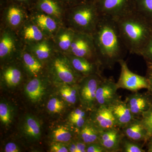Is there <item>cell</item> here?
I'll return each mask as SVG.
<instances>
[{
	"instance_id": "cell-1",
	"label": "cell",
	"mask_w": 152,
	"mask_h": 152,
	"mask_svg": "<svg viewBox=\"0 0 152 152\" xmlns=\"http://www.w3.org/2000/svg\"><path fill=\"white\" fill-rule=\"evenodd\" d=\"M92 36L103 68L111 69L116 63L124 59L128 51L115 19L101 16Z\"/></svg>"
},
{
	"instance_id": "cell-2",
	"label": "cell",
	"mask_w": 152,
	"mask_h": 152,
	"mask_svg": "<svg viewBox=\"0 0 152 152\" xmlns=\"http://www.w3.org/2000/svg\"><path fill=\"white\" fill-rule=\"evenodd\" d=\"M115 19L128 51L140 56L152 36V26L134 10Z\"/></svg>"
},
{
	"instance_id": "cell-3",
	"label": "cell",
	"mask_w": 152,
	"mask_h": 152,
	"mask_svg": "<svg viewBox=\"0 0 152 152\" xmlns=\"http://www.w3.org/2000/svg\"><path fill=\"white\" fill-rule=\"evenodd\" d=\"M101 15L91 0L67 9L64 26L77 32L92 35Z\"/></svg>"
},
{
	"instance_id": "cell-4",
	"label": "cell",
	"mask_w": 152,
	"mask_h": 152,
	"mask_svg": "<svg viewBox=\"0 0 152 152\" xmlns=\"http://www.w3.org/2000/svg\"><path fill=\"white\" fill-rule=\"evenodd\" d=\"M1 4V26L18 32L29 18V10L18 3L3 0Z\"/></svg>"
},
{
	"instance_id": "cell-5",
	"label": "cell",
	"mask_w": 152,
	"mask_h": 152,
	"mask_svg": "<svg viewBox=\"0 0 152 152\" xmlns=\"http://www.w3.org/2000/svg\"><path fill=\"white\" fill-rule=\"evenodd\" d=\"M24 46L18 33L9 28H0V59L8 62L20 58Z\"/></svg>"
},
{
	"instance_id": "cell-6",
	"label": "cell",
	"mask_w": 152,
	"mask_h": 152,
	"mask_svg": "<svg viewBox=\"0 0 152 152\" xmlns=\"http://www.w3.org/2000/svg\"><path fill=\"white\" fill-rule=\"evenodd\" d=\"M48 63L51 73L63 83L75 84L83 77L75 70L65 54L57 51Z\"/></svg>"
},
{
	"instance_id": "cell-7",
	"label": "cell",
	"mask_w": 152,
	"mask_h": 152,
	"mask_svg": "<svg viewBox=\"0 0 152 152\" xmlns=\"http://www.w3.org/2000/svg\"><path fill=\"white\" fill-rule=\"evenodd\" d=\"M67 54L84 58L101 64L94 38L92 35L90 34L75 32L70 49Z\"/></svg>"
},
{
	"instance_id": "cell-8",
	"label": "cell",
	"mask_w": 152,
	"mask_h": 152,
	"mask_svg": "<svg viewBox=\"0 0 152 152\" xmlns=\"http://www.w3.org/2000/svg\"><path fill=\"white\" fill-rule=\"evenodd\" d=\"M102 16L116 19L134 10L136 0H91Z\"/></svg>"
},
{
	"instance_id": "cell-9",
	"label": "cell",
	"mask_w": 152,
	"mask_h": 152,
	"mask_svg": "<svg viewBox=\"0 0 152 152\" xmlns=\"http://www.w3.org/2000/svg\"><path fill=\"white\" fill-rule=\"evenodd\" d=\"M103 77L101 74H93L83 77L79 85V98L84 107L92 110L96 104V93Z\"/></svg>"
},
{
	"instance_id": "cell-10",
	"label": "cell",
	"mask_w": 152,
	"mask_h": 152,
	"mask_svg": "<svg viewBox=\"0 0 152 152\" xmlns=\"http://www.w3.org/2000/svg\"><path fill=\"white\" fill-rule=\"evenodd\" d=\"M118 63L121 66V73L116 83L118 89L135 92L142 89L148 88V82L146 77L139 75L132 72L124 59L120 61Z\"/></svg>"
},
{
	"instance_id": "cell-11",
	"label": "cell",
	"mask_w": 152,
	"mask_h": 152,
	"mask_svg": "<svg viewBox=\"0 0 152 152\" xmlns=\"http://www.w3.org/2000/svg\"><path fill=\"white\" fill-rule=\"evenodd\" d=\"M118 89L116 83L113 80L103 78L96 93L95 107L111 106L121 99L117 93Z\"/></svg>"
},
{
	"instance_id": "cell-12",
	"label": "cell",
	"mask_w": 152,
	"mask_h": 152,
	"mask_svg": "<svg viewBox=\"0 0 152 152\" xmlns=\"http://www.w3.org/2000/svg\"><path fill=\"white\" fill-rule=\"evenodd\" d=\"M30 9L46 14L55 19L60 25L64 26L67 9L60 0H36Z\"/></svg>"
},
{
	"instance_id": "cell-13",
	"label": "cell",
	"mask_w": 152,
	"mask_h": 152,
	"mask_svg": "<svg viewBox=\"0 0 152 152\" xmlns=\"http://www.w3.org/2000/svg\"><path fill=\"white\" fill-rule=\"evenodd\" d=\"M91 120L101 131L118 127L111 107H95L92 110Z\"/></svg>"
},
{
	"instance_id": "cell-14",
	"label": "cell",
	"mask_w": 152,
	"mask_h": 152,
	"mask_svg": "<svg viewBox=\"0 0 152 152\" xmlns=\"http://www.w3.org/2000/svg\"><path fill=\"white\" fill-rule=\"evenodd\" d=\"M29 18L48 38H53L61 25L55 19L46 14L30 9Z\"/></svg>"
},
{
	"instance_id": "cell-15",
	"label": "cell",
	"mask_w": 152,
	"mask_h": 152,
	"mask_svg": "<svg viewBox=\"0 0 152 152\" xmlns=\"http://www.w3.org/2000/svg\"><path fill=\"white\" fill-rule=\"evenodd\" d=\"M125 102L132 113L137 117H141L152 105V96L148 92H135L126 98Z\"/></svg>"
},
{
	"instance_id": "cell-16",
	"label": "cell",
	"mask_w": 152,
	"mask_h": 152,
	"mask_svg": "<svg viewBox=\"0 0 152 152\" xmlns=\"http://www.w3.org/2000/svg\"><path fill=\"white\" fill-rule=\"evenodd\" d=\"M24 47L28 51L44 64L48 62L57 51L52 38H46Z\"/></svg>"
},
{
	"instance_id": "cell-17",
	"label": "cell",
	"mask_w": 152,
	"mask_h": 152,
	"mask_svg": "<svg viewBox=\"0 0 152 152\" xmlns=\"http://www.w3.org/2000/svg\"><path fill=\"white\" fill-rule=\"evenodd\" d=\"M17 33L24 46L48 38L30 18L22 25Z\"/></svg>"
},
{
	"instance_id": "cell-18",
	"label": "cell",
	"mask_w": 152,
	"mask_h": 152,
	"mask_svg": "<svg viewBox=\"0 0 152 152\" xmlns=\"http://www.w3.org/2000/svg\"><path fill=\"white\" fill-rule=\"evenodd\" d=\"M124 137L121 129L115 127L102 132L99 142L107 152H118Z\"/></svg>"
},
{
	"instance_id": "cell-19",
	"label": "cell",
	"mask_w": 152,
	"mask_h": 152,
	"mask_svg": "<svg viewBox=\"0 0 152 152\" xmlns=\"http://www.w3.org/2000/svg\"><path fill=\"white\" fill-rule=\"evenodd\" d=\"M75 70L82 77L93 74H101L100 64L91 61L84 58L65 54Z\"/></svg>"
},
{
	"instance_id": "cell-20",
	"label": "cell",
	"mask_w": 152,
	"mask_h": 152,
	"mask_svg": "<svg viewBox=\"0 0 152 152\" xmlns=\"http://www.w3.org/2000/svg\"><path fill=\"white\" fill-rule=\"evenodd\" d=\"M75 31L70 28L61 26L52 38L58 51L67 54L72 42Z\"/></svg>"
},
{
	"instance_id": "cell-21",
	"label": "cell",
	"mask_w": 152,
	"mask_h": 152,
	"mask_svg": "<svg viewBox=\"0 0 152 152\" xmlns=\"http://www.w3.org/2000/svg\"><path fill=\"white\" fill-rule=\"evenodd\" d=\"M110 106L117 126L120 129L124 127L137 118L131 111L125 101H122L121 99Z\"/></svg>"
},
{
	"instance_id": "cell-22",
	"label": "cell",
	"mask_w": 152,
	"mask_h": 152,
	"mask_svg": "<svg viewBox=\"0 0 152 152\" xmlns=\"http://www.w3.org/2000/svg\"><path fill=\"white\" fill-rule=\"evenodd\" d=\"M19 59L25 70L32 77H38L42 72L44 63L28 51L25 47Z\"/></svg>"
},
{
	"instance_id": "cell-23",
	"label": "cell",
	"mask_w": 152,
	"mask_h": 152,
	"mask_svg": "<svg viewBox=\"0 0 152 152\" xmlns=\"http://www.w3.org/2000/svg\"><path fill=\"white\" fill-rule=\"evenodd\" d=\"M121 129L124 137L131 140L137 142L147 141V134L142 124L140 118L133 120Z\"/></svg>"
},
{
	"instance_id": "cell-24",
	"label": "cell",
	"mask_w": 152,
	"mask_h": 152,
	"mask_svg": "<svg viewBox=\"0 0 152 152\" xmlns=\"http://www.w3.org/2000/svg\"><path fill=\"white\" fill-rule=\"evenodd\" d=\"M102 132L91 120L87 121L84 126L80 130V140L87 145L99 142Z\"/></svg>"
},
{
	"instance_id": "cell-25",
	"label": "cell",
	"mask_w": 152,
	"mask_h": 152,
	"mask_svg": "<svg viewBox=\"0 0 152 152\" xmlns=\"http://www.w3.org/2000/svg\"><path fill=\"white\" fill-rule=\"evenodd\" d=\"M21 69L15 65L10 64L5 67L2 72V77L8 86H15L20 83L23 78Z\"/></svg>"
},
{
	"instance_id": "cell-26",
	"label": "cell",
	"mask_w": 152,
	"mask_h": 152,
	"mask_svg": "<svg viewBox=\"0 0 152 152\" xmlns=\"http://www.w3.org/2000/svg\"><path fill=\"white\" fill-rule=\"evenodd\" d=\"M26 94L31 100L37 102L41 99L44 93L42 82L40 78L35 77L28 82L26 87Z\"/></svg>"
},
{
	"instance_id": "cell-27",
	"label": "cell",
	"mask_w": 152,
	"mask_h": 152,
	"mask_svg": "<svg viewBox=\"0 0 152 152\" xmlns=\"http://www.w3.org/2000/svg\"><path fill=\"white\" fill-rule=\"evenodd\" d=\"M24 131L29 137L36 140L39 138L41 135L40 125L33 117L28 116L25 120Z\"/></svg>"
},
{
	"instance_id": "cell-28",
	"label": "cell",
	"mask_w": 152,
	"mask_h": 152,
	"mask_svg": "<svg viewBox=\"0 0 152 152\" xmlns=\"http://www.w3.org/2000/svg\"><path fill=\"white\" fill-rule=\"evenodd\" d=\"M135 10L152 26V0H136Z\"/></svg>"
},
{
	"instance_id": "cell-29",
	"label": "cell",
	"mask_w": 152,
	"mask_h": 152,
	"mask_svg": "<svg viewBox=\"0 0 152 152\" xmlns=\"http://www.w3.org/2000/svg\"><path fill=\"white\" fill-rule=\"evenodd\" d=\"M62 97L68 103L75 104L79 98L78 88L65 86L60 90Z\"/></svg>"
},
{
	"instance_id": "cell-30",
	"label": "cell",
	"mask_w": 152,
	"mask_h": 152,
	"mask_svg": "<svg viewBox=\"0 0 152 152\" xmlns=\"http://www.w3.org/2000/svg\"><path fill=\"white\" fill-rule=\"evenodd\" d=\"M121 151L124 152H145L142 146L139 142L129 140L124 137L123 139L121 145Z\"/></svg>"
},
{
	"instance_id": "cell-31",
	"label": "cell",
	"mask_w": 152,
	"mask_h": 152,
	"mask_svg": "<svg viewBox=\"0 0 152 152\" xmlns=\"http://www.w3.org/2000/svg\"><path fill=\"white\" fill-rule=\"evenodd\" d=\"M53 137L56 141L67 142L71 140L72 136L70 131L67 128L61 126L53 132Z\"/></svg>"
},
{
	"instance_id": "cell-32",
	"label": "cell",
	"mask_w": 152,
	"mask_h": 152,
	"mask_svg": "<svg viewBox=\"0 0 152 152\" xmlns=\"http://www.w3.org/2000/svg\"><path fill=\"white\" fill-rule=\"evenodd\" d=\"M140 119L146 131L148 140L152 136V105L148 110L142 115Z\"/></svg>"
},
{
	"instance_id": "cell-33",
	"label": "cell",
	"mask_w": 152,
	"mask_h": 152,
	"mask_svg": "<svg viewBox=\"0 0 152 152\" xmlns=\"http://www.w3.org/2000/svg\"><path fill=\"white\" fill-rule=\"evenodd\" d=\"M64 105L62 101L56 98H53L49 101L47 104L48 110L53 113H58L63 110Z\"/></svg>"
},
{
	"instance_id": "cell-34",
	"label": "cell",
	"mask_w": 152,
	"mask_h": 152,
	"mask_svg": "<svg viewBox=\"0 0 152 152\" xmlns=\"http://www.w3.org/2000/svg\"><path fill=\"white\" fill-rule=\"evenodd\" d=\"M0 120L4 125L9 124L11 122L10 111L8 105L4 103L0 104Z\"/></svg>"
},
{
	"instance_id": "cell-35",
	"label": "cell",
	"mask_w": 152,
	"mask_h": 152,
	"mask_svg": "<svg viewBox=\"0 0 152 152\" xmlns=\"http://www.w3.org/2000/svg\"><path fill=\"white\" fill-rule=\"evenodd\" d=\"M140 56L144 58L146 62L152 63V36L143 49Z\"/></svg>"
},
{
	"instance_id": "cell-36",
	"label": "cell",
	"mask_w": 152,
	"mask_h": 152,
	"mask_svg": "<svg viewBox=\"0 0 152 152\" xmlns=\"http://www.w3.org/2000/svg\"><path fill=\"white\" fill-rule=\"evenodd\" d=\"M87 146L86 144L81 140L72 143L69 150L71 152H86Z\"/></svg>"
},
{
	"instance_id": "cell-37",
	"label": "cell",
	"mask_w": 152,
	"mask_h": 152,
	"mask_svg": "<svg viewBox=\"0 0 152 152\" xmlns=\"http://www.w3.org/2000/svg\"><path fill=\"white\" fill-rule=\"evenodd\" d=\"M147 69L146 77L148 82V92L152 96V63L146 62Z\"/></svg>"
},
{
	"instance_id": "cell-38",
	"label": "cell",
	"mask_w": 152,
	"mask_h": 152,
	"mask_svg": "<svg viewBox=\"0 0 152 152\" xmlns=\"http://www.w3.org/2000/svg\"><path fill=\"white\" fill-rule=\"evenodd\" d=\"M87 152H107L99 142L87 145Z\"/></svg>"
},
{
	"instance_id": "cell-39",
	"label": "cell",
	"mask_w": 152,
	"mask_h": 152,
	"mask_svg": "<svg viewBox=\"0 0 152 152\" xmlns=\"http://www.w3.org/2000/svg\"><path fill=\"white\" fill-rule=\"evenodd\" d=\"M87 1L88 0H60L67 9Z\"/></svg>"
},
{
	"instance_id": "cell-40",
	"label": "cell",
	"mask_w": 152,
	"mask_h": 152,
	"mask_svg": "<svg viewBox=\"0 0 152 152\" xmlns=\"http://www.w3.org/2000/svg\"><path fill=\"white\" fill-rule=\"evenodd\" d=\"M3 1V0H0V1ZM7 1L18 3V4L25 6L28 9V10H30L34 5L36 0H7Z\"/></svg>"
},
{
	"instance_id": "cell-41",
	"label": "cell",
	"mask_w": 152,
	"mask_h": 152,
	"mask_svg": "<svg viewBox=\"0 0 152 152\" xmlns=\"http://www.w3.org/2000/svg\"><path fill=\"white\" fill-rule=\"evenodd\" d=\"M69 151L67 148L61 144H54L50 148V152H68Z\"/></svg>"
},
{
	"instance_id": "cell-42",
	"label": "cell",
	"mask_w": 152,
	"mask_h": 152,
	"mask_svg": "<svg viewBox=\"0 0 152 152\" xmlns=\"http://www.w3.org/2000/svg\"><path fill=\"white\" fill-rule=\"evenodd\" d=\"M4 151L6 152H20V149L16 144L13 142L8 143L5 147Z\"/></svg>"
},
{
	"instance_id": "cell-43",
	"label": "cell",
	"mask_w": 152,
	"mask_h": 152,
	"mask_svg": "<svg viewBox=\"0 0 152 152\" xmlns=\"http://www.w3.org/2000/svg\"><path fill=\"white\" fill-rule=\"evenodd\" d=\"M147 143V152H152V136L148 139Z\"/></svg>"
}]
</instances>
